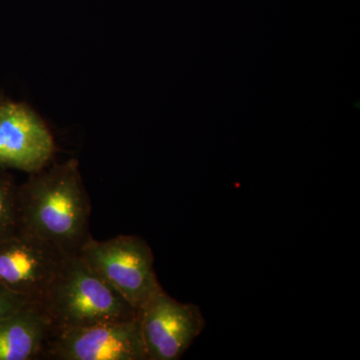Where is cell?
<instances>
[{
	"label": "cell",
	"mask_w": 360,
	"mask_h": 360,
	"mask_svg": "<svg viewBox=\"0 0 360 360\" xmlns=\"http://www.w3.org/2000/svg\"><path fill=\"white\" fill-rule=\"evenodd\" d=\"M18 226L78 255L90 234L91 203L75 160L46 165L18 186Z\"/></svg>",
	"instance_id": "6da1fadb"
},
{
	"label": "cell",
	"mask_w": 360,
	"mask_h": 360,
	"mask_svg": "<svg viewBox=\"0 0 360 360\" xmlns=\"http://www.w3.org/2000/svg\"><path fill=\"white\" fill-rule=\"evenodd\" d=\"M39 303L53 333L139 316V311L79 255L65 257Z\"/></svg>",
	"instance_id": "7a4b0ae2"
},
{
	"label": "cell",
	"mask_w": 360,
	"mask_h": 360,
	"mask_svg": "<svg viewBox=\"0 0 360 360\" xmlns=\"http://www.w3.org/2000/svg\"><path fill=\"white\" fill-rule=\"evenodd\" d=\"M78 255L137 311L162 288L153 250L139 236H118L108 240L90 236Z\"/></svg>",
	"instance_id": "3957f363"
},
{
	"label": "cell",
	"mask_w": 360,
	"mask_h": 360,
	"mask_svg": "<svg viewBox=\"0 0 360 360\" xmlns=\"http://www.w3.org/2000/svg\"><path fill=\"white\" fill-rule=\"evenodd\" d=\"M44 355L58 360H148L139 316L58 331Z\"/></svg>",
	"instance_id": "277c9868"
},
{
	"label": "cell",
	"mask_w": 360,
	"mask_h": 360,
	"mask_svg": "<svg viewBox=\"0 0 360 360\" xmlns=\"http://www.w3.org/2000/svg\"><path fill=\"white\" fill-rule=\"evenodd\" d=\"M139 321L148 360H179L205 328L198 305L182 303L161 288L141 309Z\"/></svg>",
	"instance_id": "5b68a950"
},
{
	"label": "cell",
	"mask_w": 360,
	"mask_h": 360,
	"mask_svg": "<svg viewBox=\"0 0 360 360\" xmlns=\"http://www.w3.org/2000/svg\"><path fill=\"white\" fill-rule=\"evenodd\" d=\"M66 257L56 246L18 226L0 239V284L39 302Z\"/></svg>",
	"instance_id": "8992f818"
},
{
	"label": "cell",
	"mask_w": 360,
	"mask_h": 360,
	"mask_svg": "<svg viewBox=\"0 0 360 360\" xmlns=\"http://www.w3.org/2000/svg\"><path fill=\"white\" fill-rule=\"evenodd\" d=\"M54 151L51 130L30 106L0 101V168L33 174L49 165Z\"/></svg>",
	"instance_id": "52a82bcc"
},
{
	"label": "cell",
	"mask_w": 360,
	"mask_h": 360,
	"mask_svg": "<svg viewBox=\"0 0 360 360\" xmlns=\"http://www.w3.org/2000/svg\"><path fill=\"white\" fill-rule=\"evenodd\" d=\"M52 335L51 322L39 303H26L0 319V360L37 359Z\"/></svg>",
	"instance_id": "ba28073f"
},
{
	"label": "cell",
	"mask_w": 360,
	"mask_h": 360,
	"mask_svg": "<svg viewBox=\"0 0 360 360\" xmlns=\"http://www.w3.org/2000/svg\"><path fill=\"white\" fill-rule=\"evenodd\" d=\"M18 191L13 177L0 168V239L18 227Z\"/></svg>",
	"instance_id": "9c48e42d"
},
{
	"label": "cell",
	"mask_w": 360,
	"mask_h": 360,
	"mask_svg": "<svg viewBox=\"0 0 360 360\" xmlns=\"http://www.w3.org/2000/svg\"><path fill=\"white\" fill-rule=\"evenodd\" d=\"M30 302L32 300H28L25 296L13 292L0 284V319L13 314V311L20 309L26 303Z\"/></svg>",
	"instance_id": "30bf717a"
}]
</instances>
